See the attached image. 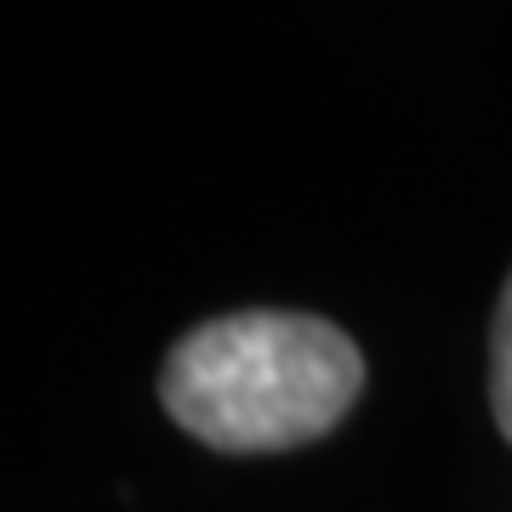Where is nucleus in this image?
I'll return each instance as SVG.
<instances>
[{
	"label": "nucleus",
	"mask_w": 512,
	"mask_h": 512,
	"mask_svg": "<svg viewBox=\"0 0 512 512\" xmlns=\"http://www.w3.org/2000/svg\"><path fill=\"white\" fill-rule=\"evenodd\" d=\"M365 393V353L319 313L245 308L188 330L160 370V404L211 450L262 456L325 439Z\"/></svg>",
	"instance_id": "nucleus-1"
},
{
	"label": "nucleus",
	"mask_w": 512,
	"mask_h": 512,
	"mask_svg": "<svg viewBox=\"0 0 512 512\" xmlns=\"http://www.w3.org/2000/svg\"><path fill=\"white\" fill-rule=\"evenodd\" d=\"M490 404H495L501 439L512 444V274H507V291H501V308H495V325H490Z\"/></svg>",
	"instance_id": "nucleus-2"
}]
</instances>
